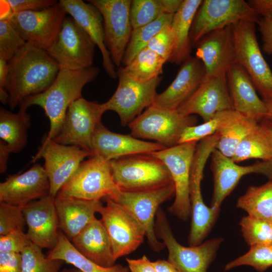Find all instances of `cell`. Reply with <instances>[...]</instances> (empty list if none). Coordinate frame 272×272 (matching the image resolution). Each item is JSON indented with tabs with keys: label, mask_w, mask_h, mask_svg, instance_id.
<instances>
[{
	"label": "cell",
	"mask_w": 272,
	"mask_h": 272,
	"mask_svg": "<svg viewBox=\"0 0 272 272\" xmlns=\"http://www.w3.org/2000/svg\"><path fill=\"white\" fill-rule=\"evenodd\" d=\"M239 225L242 235L250 246L272 242V223L248 215L242 218Z\"/></svg>",
	"instance_id": "60d3db41"
},
{
	"label": "cell",
	"mask_w": 272,
	"mask_h": 272,
	"mask_svg": "<svg viewBox=\"0 0 272 272\" xmlns=\"http://www.w3.org/2000/svg\"><path fill=\"white\" fill-rule=\"evenodd\" d=\"M117 87L111 98L104 103L106 111L117 113L122 125H128L151 106L158 95L156 90L162 80L158 77L147 82H140L129 77L122 66L117 68Z\"/></svg>",
	"instance_id": "30bf717a"
},
{
	"label": "cell",
	"mask_w": 272,
	"mask_h": 272,
	"mask_svg": "<svg viewBox=\"0 0 272 272\" xmlns=\"http://www.w3.org/2000/svg\"><path fill=\"white\" fill-rule=\"evenodd\" d=\"M8 72V61L0 57V89H5Z\"/></svg>",
	"instance_id": "11a10c76"
},
{
	"label": "cell",
	"mask_w": 272,
	"mask_h": 272,
	"mask_svg": "<svg viewBox=\"0 0 272 272\" xmlns=\"http://www.w3.org/2000/svg\"><path fill=\"white\" fill-rule=\"evenodd\" d=\"M66 14L57 2L43 9L12 14L6 19L26 42L47 51L55 41Z\"/></svg>",
	"instance_id": "5bb4252c"
},
{
	"label": "cell",
	"mask_w": 272,
	"mask_h": 272,
	"mask_svg": "<svg viewBox=\"0 0 272 272\" xmlns=\"http://www.w3.org/2000/svg\"><path fill=\"white\" fill-rule=\"evenodd\" d=\"M216 141L208 137L197 143L192 162L189 181L191 224L188 242L189 246L201 243L216 222L220 209L209 207L203 202L201 183L205 165L215 149Z\"/></svg>",
	"instance_id": "277c9868"
},
{
	"label": "cell",
	"mask_w": 272,
	"mask_h": 272,
	"mask_svg": "<svg viewBox=\"0 0 272 272\" xmlns=\"http://www.w3.org/2000/svg\"><path fill=\"white\" fill-rule=\"evenodd\" d=\"M196 122L193 115L184 116L177 110L151 106L128 125L132 136L154 140L169 148L177 145L184 130Z\"/></svg>",
	"instance_id": "ba28073f"
},
{
	"label": "cell",
	"mask_w": 272,
	"mask_h": 272,
	"mask_svg": "<svg viewBox=\"0 0 272 272\" xmlns=\"http://www.w3.org/2000/svg\"><path fill=\"white\" fill-rule=\"evenodd\" d=\"M59 272H82V271L80 270V269L75 267L74 268L64 269Z\"/></svg>",
	"instance_id": "680465c9"
},
{
	"label": "cell",
	"mask_w": 272,
	"mask_h": 272,
	"mask_svg": "<svg viewBox=\"0 0 272 272\" xmlns=\"http://www.w3.org/2000/svg\"><path fill=\"white\" fill-rule=\"evenodd\" d=\"M233 109L226 75L206 77L194 93L177 109L183 115L200 116L208 121L219 112Z\"/></svg>",
	"instance_id": "ffe728a7"
},
{
	"label": "cell",
	"mask_w": 272,
	"mask_h": 272,
	"mask_svg": "<svg viewBox=\"0 0 272 272\" xmlns=\"http://www.w3.org/2000/svg\"><path fill=\"white\" fill-rule=\"evenodd\" d=\"M0 272H21V253L0 252Z\"/></svg>",
	"instance_id": "681fc988"
},
{
	"label": "cell",
	"mask_w": 272,
	"mask_h": 272,
	"mask_svg": "<svg viewBox=\"0 0 272 272\" xmlns=\"http://www.w3.org/2000/svg\"><path fill=\"white\" fill-rule=\"evenodd\" d=\"M173 15L163 14L152 22L133 29L122 60L123 66L128 65L134 57L147 47L151 39L166 26H171Z\"/></svg>",
	"instance_id": "74e56055"
},
{
	"label": "cell",
	"mask_w": 272,
	"mask_h": 272,
	"mask_svg": "<svg viewBox=\"0 0 272 272\" xmlns=\"http://www.w3.org/2000/svg\"><path fill=\"white\" fill-rule=\"evenodd\" d=\"M129 272H157L152 261L143 255L138 259L126 258Z\"/></svg>",
	"instance_id": "f907efd6"
},
{
	"label": "cell",
	"mask_w": 272,
	"mask_h": 272,
	"mask_svg": "<svg viewBox=\"0 0 272 272\" xmlns=\"http://www.w3.org/2000/svg\"><path fill=\"white\" fill-rule=\"evenodd\" d=\"M226 78L233 109L258 121L266 116L265 104L256 93L250 78L235 63L228 70Z\"/></svg>",
	"instance_id": "4316f807"
},
{
	"label": "cell",
	"mask_w": 272,
	"mask_h": 272,
	"mask_svg": "<svg viewBox=\"0 0 272 272\" xmlns=\"http://www.w3.org/2000/svg\"><path fill=\"white\" fill-rule=\"evenodd\" d=\"M256 24L263 43V51L267 55H272V16L260 17Z\"/></svg>",
	"instance_id": "c3c4849f"
},
{
	"label": "cell",
	"mask_w": 272,
	"mask_h": 272,
	"mask_svg": "<svg viewBox=\"0 0 272 272\" xmlns=\"http://www.w3.org/2000/svg\"><path fill=\"white\" fill-rule=\"evenodd\" d=\"M106 111L104 103L88 101L83 97L69 106L60 128L52 139L67 146H75L92 153L93 135Z\"/></svg>",
	"instance_id": "4fadbf2b"
},
{
	"label": "cell",
	"mask_w": 272,
	"mask_h": 272,
	"mask_svg": "<svg viewBox=\"0 0 272 272\" xmlns=\"http://www.w3.org/2000/svg\"><path fill=\"white\" fill-rule=\"evenodd\" d=\"M47 257L71 264L82 272H129L128 267L121 264H116L105 267L89 260L75 248L61 231H59L56 245L50 250Z\"/></svg>",
	"instance_id": "d6a6232c"
},
{
	"label": "cell",
	"mask_w": 272,
	"mask_h": 272,
	"mask_svg": "<svg viewBox=\"0 0 272 272\" xmlns=\"http://www.w3.org/2000/svg\"><path fill=\"white\" fill-rule=\"evenodd\" d=\"M120 190L114 181L109 161L94 155L81 163L57 195L100 200L113 197Z\"/></svg>",
	"instance_id": "52a82bcc"
},
{
	"label": "cell",
	"mask_w": 272,
	"mask_h": 272,
	"mask_svg": "<svg viewBox=\"0 0 272 272\" xmlns=\"http://www.w3.org/2000/svg\"><path fill=\"white\" fill-rule=\"evenodd\" d=\"M26 43L8 19H1L0 57L8 61Z\"/></svg>",
	"instance_id": "b9f144b4"
},
{
	"label": "cell",
	"mask_w": 272,
	"mask_h": 272,
	"mask_svg": "<svg viewBox=\"0 0 272 272\" xmlns=\"http://www.w3.org/2000/svg\"><path fill=\"white\" fill-rule=\"evenodd\" d=\"M32 242L23 230L17 229L0 236V252L21 253Z\"/></svg>",
	"instance_id": "bcb514c9"
},
{
	"label": "cell",
	"mask_w": 272,
	"mask_h": 272,
	"mask_svg": "<svg viewBox=\"0 0 272 272\" xmlns=\"http://www.w3.org/2000/svg\"><path fill=\"white\" fill-rule=\"evenodd\" d=\"M30 126V115L26 110L19 109L18 113H13L1 107L0 140L5 143L11 153H19L25 148Z\"/></svg>",
	"instance_id": "1f68e13d"
},
{
	"label": "cell",
	"mask_w": 272,
	"mask_h": 272,
	"mask_svg": "<svg viewBox=\"0 0 272 272\" xmlns=\"http://www.w3.org/2000/svg\"><path fill=\"white\" fill-rule=\"evenodd\" d=\"M194 47L195 57L203 64L206 77L226 74L236 63L231 26L209 33Z\"/></svg>",
	"instance_id": "7402d4cb"
},
{
	"label": "cell",
	"mask_w": 272,
	"mask_h": 272,
	"mask_svg": "<svg viewBox=\"0 0 272 272\" xmlns=\"http://www.w3.org/2000/svg\"><path fill=\"white\" fill-rule=\"evenodd\" d=\"M88 156L92 154L85 149L60 144L51 140L42 142L32 162L41 158L44 159V168L50 184L49 195L55 198Z\"/></svg>",
	"instance_id": "ac0fdd59"
},
{
	"label": "cell",
	"mask_w": 272,
	"mask_h": 272,
	"mask_svg": "<svg viewBox=\"0 0 272 272\" xmlns=\"http://www.w3.org/2000/svg\"><path fill=\"white\" fill-rule=\"evenodd\" d=\"M54 198L49 195L21 206L31 241L41 248L52 249L59 231Z\"/></svg>",
	"instance_id": "44dd1931"
},
{
	"label": "cell",
	"mask_w": 272,
	"mask_h": 272,
	"mask_svg": "<svg viewBox=\"0 0 272 272\" xmlns=\"http://www.w3.org/2000/svg\"><path fill=\"white\" fill-rule=\"evenodd\" d=\"M59 3L99 48L102 65L107 75L113 79L117 78L115 66L105 44L103 21L100 11L92 4L82 0H60Z\"/></svg>",
	"instance_id": "484cf974"
},
{
	"label": "cell",
	"mask_w": 272,
	"mask_h": 272,
	"mask_svg": "<svg viewBox=\"0 0 272 272\" xmlns=\"http://www.w3.org/2000/svg\"><path fill=\"white\" fill-rule=\"evenodd\" d=\"M41 249L32 243L23 250L21 272H59L63 261L49 258Z\"/></svg>",
	"instance_id": "ab89813d"
},
{
	"label": "cell",
	"mask_w": 272,
	"mask_h": 272,
	"mask_svg": "<svg viewBox=\"0 0 272 272\" xmlns=\"http://www.w3.org/2000/svg\"><path fill=\"white\" fill-rule=\"evenodd\" d=\"M256 23L241 21L231 26L235 62L250 78L262 100L272 96V72L260 48L256 35Z\"/></svg>",
	"instance_id": "8992f818"
},
{
	"label": "cell",
	"mask_w": 272,
	"mask_h": 272,
	"mask_svg": "<svg viewBox=\"0 0 272 272\" xmlns=\"http://www.w3.org/2000/svg\"><path fill=\"white\" fill-rule=\"evenodd\" d=\"M9 9L6 14L1 17L6 19L12 14L25 11L41 10L50 7L57 2L54 0H4Z\"/></svg>",
	"instance_id": "7dc6e473"
},
{
	"label": "cell",
	"mask_w": 272,
	"mask_h": 272,
	"mask_svg": "<svg viewBox=\"0 0 272 272\" xmlns=\"http://www.w3.org/2000/svg\"><path fill=\"white\" fill-rule=\"evenodd\" d=\"M152 263L157 272H178L168 260L159 259L152 261Z\"/></svg>",
	"instance_id": "db71d44e"
},
{
	"label": "cell",
	"mask_w": 272,
	"mask_h": 272,
	"mask_svg": "<svg viewBox=\"0 0 272 272\" xmlns=\"http://www.w3.org/2000/svg\"><path fill=\"white\" fill-rule=\"evenodd\" d=\"M99 213L109 236L115 261L135 251L143 242L145 231L135 218L109 197Z\"/></svg>",
	"instance_id": "9a60e30c"
},
{
	"label": "cell",
	"mask_w": 272,
	"mask_h": 272,
	"mask_svg": "<svg viewBox=\"0 0 272 272\" xmlns=\"http://www.w3.org/2000/svg\"><path fill=\"white\" fill-rule=\"evenodd\" d=\"M219 125L217 114L211 120L199 125L186 127L183 131L178 144L200 141L216 133Z\"/></svg>",
	"instance_id": "f6af8a7d"
},
{
	"label": "cell",
	"mask_w": 272,
	"mask_h": 272,
	"mask_svg": "<svg viewBox=\"0 0 272 272\" xmlns=\"http://www.w3.org/2000/svg\"><path fill=\"white\" fill-rule=\"evenodd\" d=\"M26 222L21 206L0 202V236L23 230Z\"/></svg>",
	"instance_id": "7bdbcfd3"
},
{
	"label": "cell",
	"mask_w": 272,
	"mask_h": 272,
	"mask_svg": "<svg viewBox=\"0 0 272 272\" xmlns=\"http://www.w3.org/2000/svg\"><path fill=\"white\" fill-rule=\"evenodd\" d=\"M11 151L5 142L0 140V172L4 173L7 169V161Z\"/></svg>",
	"instance_id": "f5cc1de1"
},
{
	"label": "cell",
	"mask_w": 272,
	"mask_h": 272,
	"mask_svg": "<svg viewBox=\"0 0 272 272\" xmlns=\"http://www.w3.org/2000/svg\"><path fill=\"white\" fill-rule=\"evenodd\" d=\"M206 78L203 64L196 57L190 56L182 63L175 78L151 105L177 110L197 90Z\"/></svg>",
	"instance_id": "d4e9b609"
},
{
	"label": "cell",
	"mask_w": 272,
	"mask_h": 272,
	"mask_svg": "<svg viewBox=\"0 0 272 272\" xmlns=\"http://www.w3.org/2000/svg\"><path fill=\"white\" fill-rule=\"evenodd\" d=\"M231 159L237 163L250 159L272 160L271 142L259 122L241 142Z\"/></svg>",
	"instance_id": "d590c367"
},
{
	"label": "cell",
	"mask_w": 272,
	"mask_h": 272,
	"mask_svg": "<svg viewBox=\"0 0 272 272\" xmlns=\"http://www.w3.org/2000/svg\"><path fill=\"white\" fill-rule=\"evenodd\" d=\"M166 60L152 50L146 47L125 66L124 72L132 79L147 82L160 77Z\"/></svg>",
	"instance_id": "8d00e7d4"
},
{
	"label": "cell",
	"mask_w": 272,
	"mask_h": 272,
	"mask_svg": "<svg viewBox=\"0 0 272 272\" xmlns=\"http://www.w3.org/2000/svg\"><path fill=\"white\" fill-rule=\"evenodd\" d=\"M99 73V69L93 66L76 71L60 69L54 81L46 90L27 98L20 104L19 109L27 111L32 105H38L44 110L50 127L43 142L55 137L70 105L82 97L84 86L93 81Z\"/></svg>",
	"instance_id": "7a4b0ae2"
},
{
	"label": "cell",
	"mask_w": 272,
	"mask_h": 272,
	"mask_svg": "<svg viewBox=\"0 0 272 272\" xmlns=\"http://www.w3.org/2000/svg\"><path fill=\"white\" fill-rule=\"evenodd\" d=\"M49 191L44 168L37 163L23 173L9 175L0 183V202L23 206L49 195Z\"/></svg>",
	"instance_id": "603a6c76"
},
{
	"label": "cell",
	"mask_w": 272,
	"mask_h": 272,
	"mask_svg": "<svg viewBox=\"0 0 272 272\" xmlns=\"http://www.w3.org/2000/svg\"><path fill=\"white\" fill-rule=\"evenodd\" d=\"M54 204L59 228L71 241L97 218L103 205L100 200H90L57 195Z\"/></svg>",
	"instance_id": "83f0119b"
},
{
	"label": "cell",
	"mask_w": 272,
	"mask_h": 272,
	"mask_svg": "<svg viewBox=\"0 0 272 272\" xmlns=\"http://www.w3.org/2000/svg\"><path fill=\"white\" fill-rule=\"evenodd\" d=\"M241 265H248L258 272H264L272 266V242L250 246L244 254L227 263L225 271Z\"/></svg>",
	"instance_id": "f35d334b"
},
{
	"label": "cell",
	"mask_w": 272,
	"mask_h": 272,
	"mask_svg": "<svg viewBox=\"0 0 272 272\" xmlns=\"http://www.w3.org/2000/svg\"><path fill=\"white\" fill-rule=\"evenodd\" d=\"M247 2L260 17L272 16V0H249Z\"/></svg>",
	"instance_id": "816d5d0a"
},
{
	"label": "cell",
	"mask_w": 272,
	"mask_h": 272,
	"mask_svg": "<svg viewBox=\"0 0 272 272\" xmlns=\"http://www.w3.org/2000/svg\"><path fill=\"white\" fill-rule=\"evenodd\" d=\"M236 206L248 215L272 223V179L259 186H250L237 200Z\"/></svg>",
	"instance_id": "e575fe53"
},
{
	"label": "cell",
	"mask_w": 272,
	"mask_h": 272,
	"mask_svg": "<svg viewBox=\"0 0 272 272\" xmlns=\"http://www.w3.org/2000/svg\"><path fill=\"white\" fill-rule=\"evenodd\" d=\"M217 115L219 125L216 132L219 138L216 149L224 156L231 158L241 142L259 121L233 109L221 111Z\"/></svg>",
	"instance_id": "f546056e"
},
{
	"label": "cell",
	"mask_w": 272,
	"mask_h": 272,
	"mask_svg": "<svg viewBox=\"0 0 272 272\" xmlns=\"http://www.w3.org/2000/svg\"><path fill=\"white\" fill-rule=\"evenodd\" d=\"M96 46L74 19L66 16L55 41L46 51L60 69L76 71L93 66Z\"/></svg>",
	"instance_id": "7c38bea8"
},
{
	"label": "cell",
	"mask_w": 272,
	"mask_h": 272,
	"mask_svg": "<svg viewBox=\"0 0 272 272\" xmlns=\"http://www.w3.org/2000/svg\"><path fill=\"white\" fill-rule=\"evenodd\" d=\"M102 15L105 44L115 66H120L132 28L130 0H90Z\"/></svg>",
	"instance_id": "e0dca14e"
},
{
	"label": "cell",
	"mask_w": 272,
	"mask_h": 272,
	"mask_svg": "<svg viewBox=\"0 0 272 272\" xmlns=\"http://www.w3.org/2000/svg\"><path fill=\"white\" fill-rule=\"evenodd\" d=\"M166 148L156 142L140 140L131 135L109 130L102 123L96 127L92 140V156H98L110 161L120 157L139 154L150 153Z\"/></svg>",
	"instance_id": "cb8c5ba5"
},
{
	"label": "cell",
	"mask_w": 272,
	"mask_h": 272,
	"mask_svg": "<svg viewBox=\"0 0 272 272\" xmlns=\"http://www.w3.org/2000/svg\"><path fill=\"white\" fill-rule=\"evenodd\" d=\"M174 184L158 189L140 191L126 192L120 190L110 198L129 212L139 221L146 232L151 248L156 252L165 247L159 240L155 229L156 214L160 205L175 195Z\"/></svg>",
	"instance_id": "2e32d148"
},
{
	"label": "cell",
	"mask_w": 272,
	"mask_h": 272,
	"mask_svg": "<svg viewBox=\"0 0 272 272\" xmlns=\"http://www.w3.org/2000/svg\"><path fill=\"white\" fill-rule=\"evenodd\" d=\"M260 17L244 0L202 1L190 33L192 47L206 35L241 21L257 23Z\"/></svg>",
	"instance_id": "9c48e42d"
},
{
	"label": "cell",
	"mask_w": 272,
	"mask_h": 272,
	"mask_svg": "<svg viewBox=\"0 0 272 272\" xmlns=\"http://www.w3.org/2000/svg\"><path fill=\"white\" fill-rule=\"evenodd\" d=\"M259 122L267 134L272 145V121L263 118L259 121Z\"/></svg>",
	"instance_id": "9f6ffc18"
},
{
	"label": "cell",
	"mask_w": 272,
	"mask_h": 272,
	"mask_svg": "<svg viewBox=\"0 0 272 272\" xmlns=\"http://www.w3.org/2000/svg\"><path fill=\"white\" fill-rule=\"evenodd\" d=\"M155 232L168 251V260L178 272H207L223 241L212 238L195 246L186 247L175 239L166 215L160 208L156 216Z\"/></svg>",
	"instance_id": "5b68a950"
},
{
	"label": "cell",
	"mask_w": 272,
	"mask_h": 272,
	"mask_svg": "<svg viewBox=\"0 0 272 272\" xmlns=\"http://www.w3.org/2000/svg\"><path fill=\"white\" fill-rule=\"evenodd\" d=\"M262 100L265 104L267 111L266 116L265 118L272 121V96Z\"/></svg>",
	"instance_id": "6f0895ef"
},
{
	"label": "cell",
	"mask_w": 272,
	"mask_h": 272,
	"mask_svg": "<svg viewBox=\"0 0 272 272\" xmlns=\"http://www.w3.org/2000/svg\"><path fill=\"white\" fill-rule=\"evenodd\" d=\"M109 162L114 181L122 191L153 190L174 184L165 164L150 153L128 155Z\"/></svg>",
	"instance_id": "3957f363"
},
{
	"label": "cell",
	"mask_w": 272,
	"mask_h": 272,
	"mask_svg": "<svg viewBox=\"0 0 272 272\" xmlns=\"http://www.w3.org/2000/svg\"><path fill=\"white\" fill-rule=\"evenodd\" d=\"M214 188L211 207L220 209L224 200L231 193L242 177L260 174L272 179V160L256 161L241 166L215 149L211 155Z\"/></svg>",
	"instance_id": "d6986e66"
},
{
	"label": "cell",
	"mask_w": 272,
	"mask_h": 272,
	"mask_svg": "<svg viewBox=\"0 0 272 272\" xmlns=\"http://www.w3.org/2000/svg\"><path fill=\"white\" fill-rule=\"evenodd\" d=\"M197 144L196 141L186 142L150 153L161 160L170 173L175 193L174 201L168 210L183 221H187L191 215L190 174Z\"/></svg>",
	"instance_id": "8fae6325"
},
{
	"label": "cell",
	"mask_w": 272,
	"mask_h": 272,
	"mask_svg": "<svg viewBox=\"0 0 272 272\" xmlns=\"http://www.w3.org/2000/svg\"><path fill=\"white\" fill-rule=\"evenodd\" d=\"M174 46L175 38L171 26H166L151 39L147 47L169 61Z\"/></svg>",
	"instance_id": "ee69618b"
},
{
	"label": "cell",
	"mask_w": 272,
	"mask_h": 272,
	"mask_svg": "<svg viewBox=\"0 0 272 272\" xmlns=\"http://www.w3.org/2000/svg\"><path fill=\"white\" fill-rule=\"evenodd\" d=\"M202 2L183 0L179 9L173 15L171 27L175 38V46L169 62L178 65L191 56L190 30Z\"/></svg>",
	"instance_id": "4dcf8cb0"
},
{
	"label": "cell",
	"mask_w": 272,
	"mask_h": 272,
	"mask_svg": "<svg viewBox=\"0 0 272 272\" xmlns=\"http://www.w3.org/2000/svg\"><path fill=\"white\" fill-rule=\"evenodd\" d=\"M71 241L75 248L89 260L105 267L115 264L110 240L101 219L89 224Z\"/></svg>",
	"instance_id": "f1b7e54d"
},
{
	"label": "cell",
	"mask_w": 272,
	"mask_h": 272,
	"mask_svg": "<svg viewBox=\"0 0 272 272\" xmlns=\"http://www.w3.org/2000/svg\"><path fill=\"white\" fill-rule=\"evenodd\" d=\"M183 0H132L130 19L133 29L147 25L163 14L174 15Z\"/></svg>",
	"instance_id": "836d02e7"
},
{
	"label": "cell",
	"mask_w": 272,
	"mask_h": 272,
	"mask_svg": "<svg viewBox=\"0 0 272 272\" xmlns=\"http://www.w3.org/2000/svg\"><path fill=\"white\" fill-rule=\"evenodd\" d=\"M5 90L13 110L27 98L43 92L54 81L58 63L45 50L26 42L8 61Z\"/></svg>",
	"instance_id": "6da1fadb"
}]
</instances>
